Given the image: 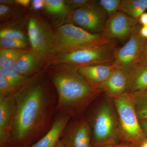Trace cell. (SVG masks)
I'll list each match as a JSON object with an SVG mask.
<instances>
[{
  "instance_id": "obj_1",
  "label": "cell",
  "mask_w": 147,
  "mask_h": 147,
  "mask_svg": "<svg viewBox=\"0 0 147 147\" xmlns=\"http://www.w3.org/2000/svg\"><path fill=\"white\" fill-rule=\"evenodd\" d=\"M13 96L15 109L9 146L30 147L53 126L57 115V93L42 76L36 75Z\"/></svg>"
},
{
  "instance_id": "obj_2",
  "label": "cell",
  "mask_w": 147,
  "mask_h": 147,
  "mask_svg": "<svg viewBox=\"0 0 147 147\" xmlns=\"http://www.w3.org/2000/svg\"><path fill=\"white\" fill-rule=\"evenodd\" d=\"M57 95V114L71 119L84 117L89 106L102 92L92 86L79 71V67L64 65L47 70Z\"/></svg>"
},
{
  "instance_id": "obj_3",
  "label": "cell",
  "mask_w": 147,
  "mask_h": 147,
  "mask_svg": "<svg viewBox=\"0 0 147 147\" xmlns=\"http://www.w3.org/2000/svg\"><path fill=\"white\" fill-rule=\"evenodd\" d=\"M84 118L92 132V147L121 143L117 112L113 98L102 92L89 106Z\"/></svg>"
},
{
  "instance_id": "obj_4",
  "label": "cell",
  "mask_w": 147,
  "mask_h": 147,
  "mask_svg": "<svg viewBox=\"0 0 147 147\" xmlns=\"http://www.w3.org/2000/svg\"><path fill=\"white\" fill-rule=\"evenodd\" d=\"M109 41L102 34L92 33L71 24L63 25L55 32L52 45L59 53L100 46Z\"/></svg>"
},
{
  "instance_id": "obj_5",
  "label": "cell",
  "mask_w": 147,
  "mask_h": 147,
  "mask_svg": "<svg viewBox=\"0 0 147 147\" xmlns=\"http://www.w3.org/2000/svg\"><path fill=\"white\" fill-rule=\"evenodd\" d=\"M117 41L97 47L83 48L59 53L53 57L55 63L79 67L113 64L117 48Z\"/></svg>"
},
{
  "instance_id": "obj_6",
  "label": "cell",
  "mask_w": 147,
  "mask_h": 147,
  "mask_svg": "<svg viewBox=\"0 0 147 147\" xmlns=\"http://www.w3.org/2000/svg\"><path fill=\"white\" fill-rule=\"evenodd\" d=\"M113 98L118 115L121 142L138 146L146 137L140 125L131 95L125 94Z\"/></svg>"
},
{
  "instance_id": "obj_7",
  "label": "cell",
  "mask_w": 147,
  "mask_h": 147,
  "mask_svg": "<svg viewBox=\"0 0 147 147\" xmlns=\"http://www.w3.org/2000/svg\"><path fill=\"white\" fill-rule=\"evenodd\" d=\"M108 17L98 1H90L73 11L71 19L80 28L92 33L102 34Z\"/></svg>"
},
{
  "instance_id": "obj_8",
  "label": "cell",
  "mask_w": 147,
  "mask_h": 147,
  "mask_svg": "<svg viewBox=\"0 0 147 147\" xmlns=\"http://www.w3.org/2000/svg\"><path fill=\"white\" fill-rule=\"evenodd\" d=\"M139 25L134 29L126 43L117 49L113 63L115 68L129 71L137 65L147 40L140 35L141 26Z\"/></svg>"
},
{
  "instance_id": "obj_9",
  "label": "cell",
  "mask_w": 147,
  "mask_h": 147,
  "mask_svg": "<svg viewBox=\"0 0 147 147\" xmlns=\"http://www.w3.org/2000/svg\"><path fill=\"white\" fill-rule=\"evenodd\" d=\"M139 24V20L119 11L108 18L102 35L109 41H125Z\"/></svg>"
},
{
  "instance_id": "obj_10",
  "label": "cell",
  "mask_w": 147,
  "mask_h": 147,
  "mask_svg": "<svg viewBox=\"0 0 147 147\" xmlns=\"http://www.w3.org/2000/svg\"><path fill=\"white\" fill-rule=\"evenodd\" d=\"M61 140L66 147H92L91 130L84 117L71 119Z\"/></svg>"
},
{
  "instance_id": "obj_11",
  "label": "cell",
  "mask_w": 147,
  "mask_h": 147,
  "mask_svg": "<svg viewBox=\"0 0 147 147\" xmlns=\"http://www.w3.org/2000/svg\"><path fill=\"white\" fill-rule=\"evenodd\" d=\"M15 109L13 96L0 100V147L9 146Z\"/></svg>"
},
{
  "instance_id": "obj_12",
  "label": "cell",
  "mask_w": 147,
  "mask_h": 147,
  "mask_svg": "<svg viewBox=\"0 0 147 147\" xmlns=\"http://www.w3.org/2000/svg\"><path fill=\"white\" fill-rule=\"evenodd\" d=\"M129 71L115 68L107 81L99 88L112 98L127 94Z\"/></svg>"
},
{
  "instance_id": "obj_13",
  "label": "cell",
  "mask_w": 147,
  "mask_h": 147,
  "mask_svg": "<svg viewBox=\"0 0 147 147\" xmlns=\"http://www.w3.org/2000/svg\"><path fill=\"white\" fill-rule=\"evenodd\" d=\"M115 68L113 64H101L79 67V71L92 86L99 89Z\"/></svg>"
},
{
  "instance_id": "obj_14",
  "label": "cell",
  "mask_w": 147,
  "mask_h": 147,
  "mask_svg": "<svg viewBox=\"0 0 147 147\" xmlns=\"http://www.w3.org/2000/svg\"><path fill=\"white\" fill-rule=\"evenodd\" d=\"M71 118L57 114L53 126L47 133L30 147H54L60 140L65 126Z\"/></svg>"
},
{
  "instance_id": "obj_15",
  "label": "cell",
  "mask_w": 147,
  "mask_h": 147,
  "mask_svg": "<svg viewBox=\"0 0 147 147\" xmlns=\"http://www.w3.org/2000/svg\"><path fill=\"white\" fill-rule=\"evenodd\" d=\"M29 40L37 55H43L47 50L48 42L44 30L34 19H30L28 25Z\"/></svg>"
},
{
  "instance_id": "obj_16",
  "label": "cell",
  "mask_w": 147,
  "mask_h": 147,
  "mask_svg": "<svg viewBox=\"0 0 147 147\" xmlns=\"http://www.w3.org/2000/svg\"><path fill=\"white\" fill-rule=\"evenodd\" d=\"M147 90V67L136 65L129 71L127 94H132Z\"/></svg>"
},
{
  "instance_id": "obj_17",
  "label": "cell",
  "mask_w": 147,
  "mask_h": 147,
  "mask_svg": "<svg viewBox=\"0 0 147 147\" xmlns=\"http://www.w3.org/2000/svg\"><path fill=\"white\" fill-rule=\"evenodd\" d=\"M36 54L29 51L19 58L14 69L22 75L29 77L36 71Z\"/></svg>"
},
{
  "instance_id": "obj_18",
  "label": "cell",
  "mask_w": 147,
  "mask_h": 147,
  "mask_svg": "<svg viewBox=\"0 0 147 147\" xmlns=\"http://www.w3.org/2000/svg\"><path fill=\"white\" fill-rule=\"evenodd\" d=\"M147 9V0H121L119 11L139 20Z\"/></svg>"
},
{
  "instance_id": "obj_19",
  "label": "cell",
  "mask_w": 147,
  "mask_h": 147,
  "mask_svg": "<svg viewBox=\"0 0 147 147\" xmlns=\"http://www.w3.org/2000/svg\"><path fill=\"white\" fill-rule=\"evenodd\" d=\"M0 72L2 73L7 79L13 96L23 88L30 78L18 73L14 68H0Z\"/></svg>"
},
{
  "instance_id": "obj_20",
  "label": "cell",
  "mask_w": 147,
  "mask_h": 147,
  "mask_svg": "<svg viewBox=\"0 0 147 147\" xmlns=\"http://www.w3.org/2000/svg\"><path fill=\"white\" fill-rule=\"evenodd\" d=\"M29 52L24 49H1L0 68H13L19 58Z\"/></svg>"
},
{
  "instance_id": "obj_21",
  "label": "cell",
  "mask_w": 147,
  "mask_h": 147,
  "mask_svg": "<svg viewBox=\"0 0 147 147\" xmlns=\"http://www.w3.org/2000/svg\"><path fill=\"white\" fill-rule=\"evenodd\" d=\"M130 95L139 121H147V92H142Z\"/></svg>"
},
{
  "instance_id": "obj_22",
  "label": "cell",
  "mask_w": 147,
  "mask_h": 147,
  "mask_svg": "<svg viewBox=\"0 0 147 147\" xmlns=\"http://www.w3.org/2000/svg\"><path fill=\"white\" fill-rule=\"evenodd\" d=\"M45 7L46 11L52 14L61 15L67 12V5L61 0H46Z\"/></svg>"
},
{
  "instance_id": "obj_23",
  "label": "cell",
  "mask_w": 147,
  "mask_h": 147,
  "mask_svg": "<svg viewBox=\"0 0 147 147\" xmlns=\"http://www.w3.org/2000/svg\"><path fill=\"white\" fill-rule=\"evenodd\" d=\"M98 2L109 18L119 11L121 0H99Z\"/></svg>"
},
{
  "instance_id": "obj_24",
  "label": "cell",
  "mask_w": 147,
  "mask_h": 147,
  "mask_svg": "<svg viewBox=\"0 0 147 147\" xmlns=\"http://www.w3.org/2000/svg\"><path fill=\"white\" fill-rule=\"evenodd\" d=\"M0 44L3 49H23L27 45L26 40L7 38H1Z\"/></svg>"
},
{
  "instance_id": "obj_25",
  "label": "cell",
  "mask_w": 147,
  "mask_h": 147,
  "mask_svg": "<svg viewBox=\"0 0 147 147\" xmlns=\"http://www.w3.org/2000/svg\"><path fill=\"white\" fill-rule=\"evenodd\" d=\"M12 96H13V93L7 79L0 72V100Z\"/></svg>"
},
{
  "instance_id": "obj_26",
  "label": "cell",
  "mask_w": 147,
  "mask_h": 147,
  "mask_svg": "<svg viewBox=\"0 0 147 147\" xmlns=\"http://www.w3.org/2000/svg\"><path fill=\"white\" fill-rule=\"evenodd\" d=\"M13 38L26 40V37L22 32L18 30L12 29H5L1 30L0 32V38Z\"/></svg>"
},
{
  "instance_id": "obj_27",
  "label": "cell",
  "mask_w": 147,
  "mask_h": 147,
  "mask_svg": "<svg viewBox=\"0 0 147 147\" xmlns=\"http://www.w3.org/2000/svg\"><path fill=\"white\" fill-rule=\"evenodd\" d=\"M90 1L88 0H71L67 1V3L69 8L74 10L86 5Z\"/></svg>"
},
{
  "instance_id": "obj_28",
  "label": "cell",
  "mask_w": 147,
  "mask_h": 147,
  "mask_svg": "<svg viewBox=\"0 0 147 147\" xmlns=\"http://www.w3.org/2000/svg\"><path fill=\"white\" fill-rule=\"evenodd\" d=\"M137 65L141 67H147V40L140 55Z\"/></svg>"
},
{
  "instance_id": "obj_29",
  "label": "cell",
  "mask_w": 147,
  "mask_h": 147,
  "mask_svg": "<svg viewBox=\"0 0 147 147\" xmlns=\"http://www.w3.org/2000/svg\"><path fill=\"white\" fill-rule=\"evenodd\" d=\"M45 1L44 0H34L32 2V5L35 10H39L45 6Z\"/></svg>"
},
{
  "instance_id": "obj_30",
  "label": "cell",
  "mask_w": 147,
  "mask_h": 147,
  "mask_svg": "<svg viewBox=\"0 0 147 147\" xmlns=\"http://www.w3.org/2000/svg\"><path fill=\"white\" fill-rule=\"evenodd\" d=\"M139 24L142 26H147V12L142 14L139 19Z\"/></svg>"
},
{
  "instance_id": "obj_31",
  "label": "cell",
  "mask_w": 147,
  "mask_h": 147,
  "mask_svg": "<svg viewBox=\"0 0 147 147\" xmlns=\"http://www.w3.org/2000/svg\"><path fill=\"white\" fill-rule=\"evenodd\" d=\"M9 8L5 4H1L0 5V16H5L9 11Z\"/></svg>"
},
{
  "instance_id": "obj_32",
  "label": "cell",
  "mask_w": 147,
  "mask_h": 147,
  "mask_svg": "<svg viewBox=\"0 0 147 147\" xmlns=\"http://www.w3.org/2000/svg\"><path fill=\"white\" fill-rule=\"evenodd\" d=\"M139 123L144 134L147 137V121H139Z\"/></svg>"
},
{
  "instance_id": "obj_33",
  "label": "cell",
  "mask_w": 147,
  "mask_h": 147,
  "mask_svg": "<svg viewBox=\"0 0 147 147\" xmlns=\"http://www.w3.org/2000/svg\"><path fill=\"white\" fill-rule=\"evenodd\" d=\"M139 33L143 37L147 40V26L141 27L139 30Z\"/></svg>"
},
{
  "instance_id": "obj_34",
  "label": "cell",
  "mask_w": 147,
  "mask_h": 147,
  "mask_svg": "<svg viewBox=\"0 0 147 147\" xmlns=\"http://www.w3.org/2000/svg\"><path fill=\"white\" fill-rule=\"evenodd\" d=\"M30 1V0H17L16 2L18 3L21 5L24 6H27L29 5Z\"/></svg>"
},
{
  "instance_id": "obj_35",
  "label": "cell",
  "mask_w": 147,
  "mask_h": 147,
  "mask_svg": "<svg viewBox=\"0 0 147 147\" xmlns=\"http://www.w3.org/2000/svg\"><path fill=\"white\" fill-rule=\"evenodd\" d=\"M118 147H138V146L131 144H129V143L121 142V143L119 144Z\"/></svg>"
},
{
  "instance_id": "obj_36",
  "label": "cell",
  "mask_w": 147,
  "mask_h": 147,
  "mask_svg": "<svg viewBox=\"0 0 147 147\" xmlns=\"http://www.w3.org/2000/svg\"><path fill=\"white\" fill-rule=\"evenodd\" d=\"M138 147H147V137L138 146Z\"/></svg>"
},
{
  "instance_id": "obj_37",
  "label": "cell",
  "mask_w": 147,
  "mask_h": 147,
  "mask_svg": "<svg viewBox=\"0 0 147 147\" xmlns=\"http://www.w3.org/2000/svg\"><path fill=\"white\" fill-rule=\"evenodd\" d=\"M54 147H66L65 145L62 142L61 139L58 142V143L56 144Z\"/></svg>"
},
{
  "instance_id": "obj_38",
  "label": "cell",
  "mask_w": 147,
  "mask_h": 147,
  "mask_svg": "<svg viewBox=\"0 0 147 147\" xmlns=\"http://www.w3.org/2000/svg\"><path fill=\"white\" fill-rule=\"evenodd\" d=\"M98 147H118V145H106Z\"/></svg>"
},
{
  "instance_id": "obj_39",
  "label": "cell",
  "mask_w": 147,
  "mask_h": 147,
  "mask_svg": "<svg viewBox=\"0 0 147 147\" xmlns=\"http://www.w3.org/2000/svg\"><path fill=\"white\" fill-rule=\"evenodd\" d=\"M7 147H13L11 146H8Z\"/></svg>"
},
{
  "instance_id": "obj_40",
  "label": "cell",
  "mask_w": 147,
  "mask_h": 147,
  "mask_svg": "<svg viewBox=\"0 0 147 147\" xmlns=\"http://www.w3.org/2000/svg\"><path fill=\"white\" fill-rule=\"evenodd\" d=\"M144 92H147V90L146 91Z\"/></svg>"
}]
</instances>
